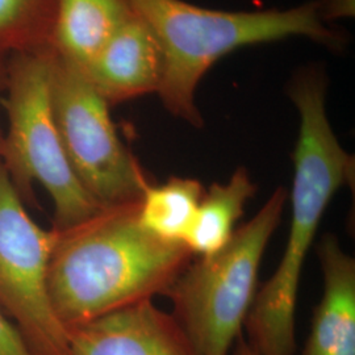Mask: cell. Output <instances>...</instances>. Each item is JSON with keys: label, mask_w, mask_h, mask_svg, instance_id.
I'll list each match as a JSON object with an SVG mask.
<instances>
[{"label": "cell", "mask_w": 355, "mask_h": 355, "mask_svg": "<svg viewBox=\"0 0 355 355\" xmlns=\"http://www.w3.org/2000/svg\"><path fill=\"white\" fill-rule=\"evenodd\" d=\"M328 85L325 70L309 64L287 86L300 119L288 192L290 233L279 265L258 287L243 322L246 341L259 355L296 353V305L305 259L333 196L354 184V157L343 149L327 114Z\"/></svg>", "instance_id": "1"}, {"label": "cell", "mask_w": 355, "mask_h": 355, "mask_svg": "<svg viewBox=\"0 0 355 355\" xmlns=\"http://www.w3.org/2000/svg\"><path fill=\"white\" fill-rule=\"evenodd\" d=\"M139 202L103 207L57 233L48 286L55 315L67 328L166 296L192 255L140 223Z\"/></svg>", "instance_id": "2"}, {"label": "cell", "mask_w": 355, "mask_h": 355, "mask_svg": "<svg viewBox=\"0 0 355 355\" xmlns=\"http://www.w3.org/2000/svg\"><path fill=\"white\" fill-rule=\"evenodd\" d=\"M132 10L158 38L165 74L157 95L174 117L203 128L195 101L196 89L214 64L229 53L249 45L284 38L306 37L333 51L346 38L322 20L318 0L291 10L229 12L208 10L184 0H128Z\"/></svg>", "instance_id": "3"}, {"label": "cell", "mask_w": 355, "mask_h": 355, "mask_svg": "<svg viewBox=\"0 0 355 355\" xmlns=\"http://www.w3.org/2000/svg\"><path fill=\"white\" fill-rule=\"evenodd\" d=\"M288 202L277 187L217 253L190 262L167 292L173 316L198 355H228L258 291L261 261Z\"/></svg>", "instance_id": "4"}, {"label": "cell", "mask_w": 355, "mask_h": 355, "mask_svg": "<svg viewBox=\"0 0 355 355\" xmlns=\"http://www.w3.org/2000/svg\"><path fill=\"white\" fill-rule=\"evenodd\" d=\"M51 48L17 53L7 58L3 105L8 129L1 162L19 195L32 199L40 183L54 204V230L74 227L99 212L67 161L51 110Z\"/></svg>", "instance_id": "5"}, {"label": "cell", "mask_w": 355, "mask_h": 355, "mask_svg": "<svg viewBox=\"0 0 355 355\" xmlns=\"http://www.w3.org/2000/svg\"><path fill=\"white\" fill-rule=\"evenodd\" d=\"M51 101L67 161L89 196L102 207L141 200L153 182L119 137L111 105L79 66L55 53Z\"/></svg>", "instance_id": "6"}, {"label": "cell", "mask_w": 355, "mask_h": 355, "mask_svg": "<svg viewBox=\"0 0 355 355\" xmlns=\"http://www.w3.org/2000/svg\"><path fill=\"white\" fill-rule=\"evenodd\" d=\"M57 233L28 215L0 161V308L35 355H73L51 304L48 272Z\"/></svg>", "instance_id": "7"}, {"label": "cell", "mask_w": 355, "mask_h": 355, "mask_svg": "<svg viewBox=\"0 0 355 355\" xmlns=\"http://www.w3.org/2000/svg\"><path fill=\"white\" fill-rule=\"evenodd\" d=\"M73 355H198L171 313L153 300L67 328Z\"/></svg>", "instance_id": "8"}, {"label": "cell", "mask_w": 355, "mask_h": 355, "mask_svg": "<svg viewBox=\"0 0 355 355\" xmlns=\"http://www.w3.org/2000/svg\"><path fill=\"white\" fill-rule=\"evenodd\" d=\"M83 71L103 99L114 105L157 94L165 57L150 26L133 11Z\"/></svg>", "instance_id": "9"}, {"label": "cell", "mask_w": 355, "mask_h": 355, "mask_svg": "<svg viewBox=\"0 0 355 355\" xmlns=\"http://www.w3.org/2000/svg\"><path fill=\"white\" fill-rule=\"evenodd\" d=\"M324 293L302 355H355V259L334 234L318 248Z\"/></svg>", "instance_id": "10"}, {"label": "cell", "mask_w": 355, "mask_h": 355, "mask_svg": "<svg viewBox=\"0 0 355 355\" xmlns=\"http://www.w3.org/2000/svg\"><path fill=\"white\" fill-rule=\"evenodd\" d=\"M132 13L128 0H57L51 49L85 70Z\"/></svg>", "instance_id": "11"}, {"label": "cell", "mask_w": 355, "mask_h": 355, "mask_svg": "<svg viewBox=\"0 0 355 355\" xmlns=\"http://www.w3.org/2000/svg\"><path fill=\"white\" fill-rule=\"evenodd\" d=\"M258 191L246 167H239L228 182H215L205 190L193 225L184 243L191 253L207 257L221 250L232 239L245 205Z\"/></svg>", "instance_id": "12"}, {"label": "cell", "mask_w": 355, "mask_h": 355, "mask_svg": "<svg viewBox=\"0 0 355 355\" xmlns=\"http://www.w3.org/2000/svg\"><path fill=\"white\" fill-rule=\"evenodd\" d=\"M205 189L198 179L171 177L150 184L140 204V223L166 241H186Z\"/></svg>", "instance_id": "13"}, {"label": "cell", "mask_w": 355, "mask_h": 355, "mask_svg": "<svg viewBox=\"0 0 355 355\" xmlns=\"http://www.w3.org/2000/svg\"><path fill=\"white\" fill-rule=\"evenodd\" d=\"M57 0H0V54L51 48Z\"/></svg>", "instance_id": "14"}, {"label": "cell", "mask_w": 355, "mask_h": 355, "mask_svg": "<svg viewBox=\"0 0 355 355\" xmlns=\"http://www.w3.org/2000/svg\"><path fill=\"white\" fill-rule=\"evenodd\" d=\"M0 355H35L12 321L0 311Z\"/></svg>", "instance_id": "15"}, {"label": "cell", "mask_w": 355, "mask_h": 355, "mask_svg": "<svg viewBox=\"0 0 355 355\" xmlns=\"http://www.w3.org/2000/svg\"><path fill=\"white\" fill-rule=\"evenodd\" d=\"M318 3L320 15L325 23L354 17L355 0H318Z\"/></svg>", "instance_id": "16"}, {"label": "cell", "mask_w": 355, "mask_h": 355, "mask_svg": "<svg viewBox=\"0 0 355 355\" xmlns=\"http://www.w3.org/2000/svg\"><path fill=\"white\" fill-rule=\"evenodd\" d=\"M7 55L0 54V94L6 89V79H7ZM3 139L4 136L0 132V161H1V152H3Z\"/></svg>", "instance_id": "17"}, {"label": "cell", "mask_w": 355, "mask_h": 355, "mask_svg": "<svg viewBox=\"0 0 355 355\" xmlns=\"http://www.w3.org/2000/svg\"><path fill=\"white\" fill-rule=\"evenodd\" d=\"M233 355H259L253 347L249 345V343L243 338V336H240L236 343H234V352Z\"/></svg>", "instance_id": "18"}]
</instances>
